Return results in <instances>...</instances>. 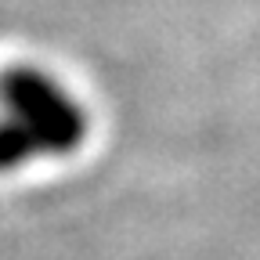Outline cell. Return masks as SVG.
Here are the masks:
<instances>
[{
    "label": "cell",
    "instance_id": "1",
    "mask_svg": "<svg viewBox=\"0 0 260 260\" xmlns=\"http://www.w3.org/2000/svg\"><path fill=\"white\" fill-rule=\"evenodd\" d=\"M87 141L90 109L65 76L37 61L0 69V177L65 162Z\"/></svg>",
    "mask_w": 260,
    "mask_h": 260
}]
</instances>
